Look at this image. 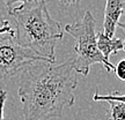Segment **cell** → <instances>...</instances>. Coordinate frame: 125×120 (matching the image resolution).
I'll use <instances>...</instances> for the list:
<instances>
[{
  "label": "cell",
  "mask_w": 125,
  "mask_h": 120,
  "mask_svg": "<svg viewBox=\"0 0 125 120\" xmlns=\"http://www.w3.org/2000/svg\"><path fill=\"white\" fill-rule=\"evenodd\" d=\"M19 97L23 120H50L60 118L65 107L75 102L78 85L74 58L62 64L34 61L19 73Z\"/></svg>",
  "instance_id": "obj_1"
},
{
  "label": "cell",
  "mask_w": 125,
  "mask_h": 120,
  "mask_svg": "<svg viewBox=\"0 0 125 120\" xmlns=\"http://www.w3.org/2000/svg\"><path fill=\"white\" fill-rule=\"evenodd\" d=\"M8 14L15 21L16 43L48 61H56L54 49L64 36V28L51 18L44 0L15 6Z\"/></svg>",
  "instance_id": "obj_2"
},
{
  "label": "cell",
  "mask_w": 125,
  "mask_h": 120,
  "mask_svg": "<svg viewBox=\"0 0 125 120\" xmlns=\"http://www.w3.org/2000/svg\"><path fill=\"white\" fill-rule=\"evenodd\" d=\"M64 30L74 38V71L82 75H88L90 67L95 64H102L104 69L110 72L114 69L110 60L100 53L96 44V20L93 14L87 10L85 15L71 24H66Z\"/></svg>",
  "instance_id": "obj_3"
},
{
  "label": "cell",
  "mask_w": 125,
  "mask_h": 120,
  "mask_svg": "<svg viewBox=\"0 0 125 120\" xmlns=\"http://www.w3.org/2000/svg\"><path fill=\"white\" fill-rule=\"evenodd\" d=\"M41 60L48 61L19 45L15 40L14 29L10 26L0 31V81L13 77L27 65Z\"/></svg>",
  "instance_id": "obj_4"
},
{
  "label": "cell",
  "mask_w": 125,
  "mask_h": 120,
  "mask_svg": "<svg viewBox=\"0 0 125 120\" xmlns=\"http://www.w3.org/2000/svg\"><path fill=\"white\" fill-rule=\"evenodd\" d=\"M124 6L125 0H107L103 18V34L109 38L114 37L116 28H125L119 21L124 13Z\"/></svg>",
  "instance_id": "obj_5"
},
{
  "label": "cell",
  "mask_w": 125,
  "mask_h": 120,
  "mask_svg": "<svg viewBox=\"0 0 125 120\" xmlns=\"http://www.w3.org/2000/svg\"><path fill=\"white\" fill-rule=\"evenodd\" d=\"M95 102L104 101L110 105L107 116L108 120H125V99L121 91H111L107 95H98L97 91L93 96Z\"/></svg>",
  "instance_id": "obj_6"
},
{
  "label": "cell",
  "mask_w": 125,
  "mask_h": 120,
  "mask_svg": "<svg viewBox=\"0 0 125 120\" xmlns=\"http://www.w3.org/2000/svg\"><path fill=\"white\" fill-rule=\"evenodd\" d=\"M96 44L100 53L107 60H109L111 54H116L124 50V40L122 38H109L103 32L96 34Z\"/></svg>",
  "instance_id": "obj_7"
},
{
  "label": "cell",
  "mask_w": 125,
  "mask_h": 120,
  "mask_svg": "<svg viewBox=\"0 0 125 120\" xmlns=\"http://www.w3.org/2000/svg\"><path fill=\"white\" fill-rule=\"evenodd\" d=\"M114 72L115 75L121 81H125V60H121L116 66H114Z\"/></svg>",
  "instance_id": "obj_8"
},
{
  "label": "cell",
  "mask_w": 125,
  "mask_h": 120,
  "mask_svg": "<svg viewBox=\"0 0 125 120\" xmlns=\"http://www.w3.org/2000/svg\"><path fill=\"white\" fill-rule=\"evenodd\" d=\"M7 99V92L4 89H0V120H5V103Z\"/></svg>",
  "instance_id": "obj_9"
},
{
  "label": "cell",
  "mask_w": 125,
  "mask_h": 120,
  "mask_svg": "<svg viewBox=\"0 0 125 120\" xmlns=\"http://www.w3.org/2000/svg\"><path fill=\"white\" fill-rule=\"evenodd\" d=\"M34 0H4L5 5L7 6V9L10 10L12 8L15 7V4H20V5H24V4H28V2H31Z\"/></svg>",
  "instance_id": "obj_10"
},
{
  "label": "cell",
  "mask_w": 125,
  "mask_h": 120,
  "mask_svg": "<svg viewBox=\"0 0 125 120\" xmlns=\"http://www.w3.org/2000/svg\"><path fill=\"white\" fill-rule=\"evenodd\" d=\"M57 1L59 2V5H62L64 7H68V6H72V5L80 2L81 0H57Z\"/></svg>",
  "instance_id": "obj_11"
},
{
  "label": "cell",
  "mask_w": 125,
  "mask_h": 120,
  "mask_svg": "<svg viewBox=\"0 0 125 120\" xmlns=\"http://www.w3.org/2000/svg\"><path fill=\"white\" fill-rule=\"evenodd\" d=\"M9 26H10L9 22L4 18V16H2V14L0 13V31H2L4 29H6L7 27H9Z\"/></svg>",
  "instance_id": "obj_12"
}]
</instances>
